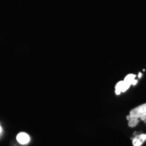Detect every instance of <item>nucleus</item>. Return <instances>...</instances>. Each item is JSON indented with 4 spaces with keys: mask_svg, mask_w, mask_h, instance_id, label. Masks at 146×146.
I'll use <instances>...</instances> for the list:
<instances>
[{
    "mask_svg": "<svg viewBox=\"0 0 146 146\" xmlns=\"http://www.w3.org/2000/svg\"><path fill=\"white\" fill-rule=\"evenodd\" d=\"M146 115V104H142L135 108L131 110L129 116L131 118H141V116Z\"/></svg>",
    "mask_w": 146,
    "mask_h": 146,
    "instance_id": "1",
    "label": "nucleus"
},
{
    "mask_svg": "<svg viewBox=\"0 0 146 146\" xmlns=\"http://www.w3.org/2000/svg\"><path fill=\"white\" fill-rule=\"evenodd\" d=\"M16 139L21 144L25 145L30 141V137L26 133H20L16 137Z\"/></svg>",
    "mask_w": 146,
    "mask_h": 146,
    "instance_id": "2",
    "label": "nucleus"
},
{
    "mask_svg": "<svg viewBox=\"0 0 146 146\" xmlns=\"http://www.w3.org/2000/svg\"><path fill=\"white\" fill-rule=\"evenodd\" d=\"M139 122V120L138 118L130 117V119L129 120V126L130 127H135L137 125H138Z\"/></svg>",
    "mask_w": 146,
    "mask_h": 146,
    "instance_id": "3",
    "label": "nucleus"
},
{
    "mask_svg": "<svg viewBox=\"0 0 146 146\" xmlns=\"http://www.w3.org/2000/svg\"><path fill=\"white\" fill-rule=\"evenodd\" d=\"M123 84V81H119L117 84H116V87H115V93H116V94L119 95L120 94V93L122 92Z\"/></svg>",
    "mask_w": 146,
    "mask_h": 146,
    "instance_id": "4",
    "label": "nucleus"
},
{
    "mask_svg": "<svg viewBox=\"0 0 146 146\" xmlns=\"http://www.w3.org/2000/svg\"><path fill=\"white\" fill-rule=\"evenodd\" d=\"M135 74H128V75L125 78L124 81H125L126 83L130 84V85H131V83H132V81L135 79Z\"/></svg>",
    "mask_w": 146,
    "mask_h": 146,
    "instance_id": "5",
    "label": "nucleus"
},
{
    "mask_svg": "<svg viewBox=\"0 0 146 146\" xmlns=\"http://www.w3.org/2000/svg\"><path fill=\"white\" fill-rule=\"evenodd\" d=\"M143 143L141 140L139 139V137L137 136H136L133 139V145L134 146H141Z\"/></svg>",
    "mask_w": 146,
    "mask_h": 146,
    "instance_id": "6",
    "label": "nucleus"
},
{
    "mask_svg": "<svg viewBox=\"0 0 146 146\" xmlns=\"http://www.w3.org/2000/svg\"><path fill=\"white\" fill-rule=\"evenodd\" d=\"M137 137H139V139L141 140L142 142H143V143L145 141H146V135L145 134H141V135H138Z\"/></svg>",
    "mask_w": 146,
    "mask_h": 146,
    "instance_id": "7",
    "label": "nucleus"
},
{
    "mask_svg": "<svg viewBox=\"0 0 146 146\" xmlns=\"http://www.w3.org/2000/svg\"><path fill=\"white\" fill-rule=\"evenodd\" d=\"M137 83V80H135V79H134V80H133V81H132V83H131V85H135Z\"/></svg>",
    "mask_w": 146,
    "mask_h": 146,
    "instance_id": "8",
    "label": "nucleus"
},
{
    "mask_svg": "<svg viewBox=\"0 0 146 146\" xmlns=\"http://www.w3.org/2000/svg\"><path fill=\"white\" fill-rule=\"evenodd\" d=\"M141 76H142V74L141 72L139 73V78H141Z\"/></svg>",
    "mask_w": 146,
    "mask_h": 146,
    "instance_id": "9",
    "label": "nucleus"
},
{
    "mask_svg": "<svg viewBox=\"0 0 146 146\" xmlns=\"http://www.w3.org/2000/svg\"><path fill=\"white\" fill-rule=\"evenodd\" d=\"M1 131H2V129H1V126H0V133H1Z\"/></svg>",
    "mask_w": 146,
    "mask_h": 146,
    "instance_id": "10",
    "label": "nucleus"
}]
</instances>
